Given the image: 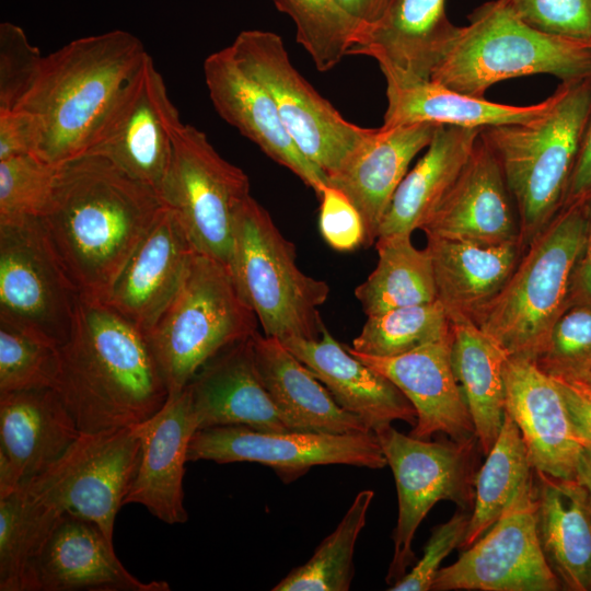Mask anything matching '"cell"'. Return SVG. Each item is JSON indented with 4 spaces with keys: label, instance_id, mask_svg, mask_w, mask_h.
Segmentation results:
<instances>
[{
    "label": "cell",
    "instance_id": "obj_1",
    "mask_svg": "<svg viewBox=\"0 0 591 591\" xmlns=\"http://www.w3.org/2000/svg\"><path fill=\"white\" fill-rule=\"evenodd\" d=\"M163 202L109 160L84 154L58 166L38 218L80 297L104 303Z\"/></svg>",
    "mask_w": 591,
    "mask_h": 591
},
{
    "label": "cell",
    "instance_id": "obj_2",
    "mask_svg": "<svg viewBox=\"0 0 591 591\" xmlns=\"http://www.w3.org/2000/svg\"><path fill=\"white\" fill-rule=\"evenodd\" d=\"M60 354L56 390L82 433L139 425L169 397L146 334L105 303L80 297Z\"/></svg>",
    "mask_w": 591,
    "mask_h": 591
},
{
    "label": "cell",
    "instance_id": "obj_3",
    "mask_svg": "<svg viewBox=\"0 0 591 591\" xmlns=\"http://www.w3.org/2000/svg\"><path fill=\"white\" fill-rule=\"evenodd\" d=\"M147 54L134 34L114 30L77 38L46 55L19 109L37 123V155L61 165L86 154L117 94Z\"/></svg>",
    "mask_w": 591,
    "mask_h": 591
},
{
    "label": "cell",
    "instance_id": "obj_4",
    "mask_svg": "<svg viewBox=\"0 0 591 591\" xmlns=\"http://www.w3.org/2000/svg\"><path fill=\"white\" fill-rule=\"evenodd\" d=\"M551 96L548 108L530 121L480 130L500 163L524 246L564 206L591 117V77L561 82Z\"/></svg>",
    "mask_w": 591,
    "mask_h": 591
},
{
    "label": "cell",
    "instance_id": "obj_5",
    "mask_svg": "<svg viewBox=\"0 0 591 591\" xmlns=\"http://www.w3.org/2000/svg\"><path fill=\"white\" fill-rule=\"evenodd\" d=\"M587 230L586 201L564 206L525 246L509 280L474 322L509 357L536 360L570 304Z\"/></svg>",
    "mask_w": 591,
    "mask_h": 591
},
{
    "label": "cell",
    "instance_id": "obj_6",
    "mask_svg": "<svg viewBox=\"0 0 591 591\" xmlns=\"http://www.w3.org/2000/svg\"><path fill=\"white\" fill-rule=\"evenodd\" d=\"M467 19L431 81L484 97L491 85L511 78L544 73L571 82L591 77V42L540 32L498 0L480 4Z\"/></svg>",
    "mask_w": 591,
    "mask_h": 591
},
{
    "label": "cell",
    "instance_id": "obj_7",
    "mask_svg": "<svg viewBox=\"0 0 591 591\" xmlns=\"http://www.w3.org/2000/svg\"><path fill=\"white\" fill-rule=\"evenodd\" d=\"M258 320L229 266L196 253L176 296L146 333L169 394L215 355L252 337Z\"/></svg>",
    "mask_w": 591,
    "mask_h": 591
},
{
    "label": "cell",
    "instance_id": "obj_8",
    "mask_svg": "<svg viewBox=\"0 0 591 591\" xmlns=\"http://www.w3.org/2000/svg\"><path fill=\"white\" fill-rule=\"evenodd\" d=\"M230 268L265 336L286 341L322 335L318 308L329 286L300 269L296 246L252 196L237 213Z\"/></svg>",
    "mask_w": 591,
    "mask_h": 591
},
{
    "label": "cell",
    "instance_id": "obj_9",
    "mask_svg": "<svg viewBox=\"0 0 591 591\" xmlns=\"http://www.w3.org/2000/svg\"><path fill=\"white\" fill-rule=\"evenodd\" d=\"M391 467L397 490L398 515L394 552L385 581H398L415 563L413 540L431 508L440 500L461 510L473 509L477 438L429 441L406 436L391 425L373 431Z\"/></svg>",
    "mask_w": 591,
    "mask_h": 591
},
{
    "label": "cell",
    "instance_id": "obj_10",
    "mask_svg": "<svg viewBox=\"0 0 591 591\" xmlns=\"http://www.w3.org/2000/svg\"><path fill=\"white\" fill-rule=\"evenodd\" d=\"M239 66L273 99L299 150L327 177L335 174L371 128L348 121L300 74L281 37L242 31L230 45Z\"/></svg>",
    "mask_w": 591,
    "mask_h": 591
},
{
    "label": "cell",
    "instance_id": "obj_11",
    "mask_svg": "<svg viewBox=\"0 0 591 591\" xmlns=\"http://www.w3.org/2000/svg\"><path fill=\"white\" fill-rule=\"evenodd\" d=\"M244 171L224 160L198 128L174 132L169 170L158 192L196 252L230 267L237 213L251 196Z\"/></svg>",
    "mask_w": 591,
    "mask_h": 591
},
{
    "label": "cell",
    "instance_id": "obj_12",
    "mask_svg": "<svg viewBox=\"0 0 591 591\" xmlns=\"http://www.w3.org/2000/svg\"><path fill=\"white\" fill-rule=\"evenodd\" d=\"M140 456L138 425L81 433L57 462L21 487L62 513L95 523L113 541Z\"/></svg>",
    "mask_w": 591,
    "mask_h": 591
},
{
    "label": "cell",
    "instance_id": "obj_13",
    "mask_svg": "<svg viewBox=\"0 0 591 591\" xmlns=\"http://www.w3.org/2000/svg\"><path fill=\"white\" fill-rule=\"evenodd\" d=\"M79 300L38 218L0 222V321L61 347Z\"/></svg>",
    "mask_w": 591,
    "mask_h": 591
},
{
    "label": "cell",
    "instance_id": "obj_14",
    "mask_svg": "<svg viewBox=\"0 0 591 591\" xmlns=\"http://www.w3.org/2000/svg\"><path fill=\"white\" fill-rule=\"evenodd\" d=\"M431 590H561L537 535L535 471L495 524L439 569Z\"/></svg>",
    "mask_w": 591,
    "mask_h": 591
},
{
    "label": "cell",
    "instance_id": "obj_15",
    "mask_svg": "<svg viewBox=\"0 0 591 591\" xmlns=\"http://www.w3.org/2000/svg\"><path fill=\"white\" fill-rule=\"evenodd\" d=\"M188 462L218 464L254 462L268 466L290 483L313 466L344 464L379 470L387 465L373 431L322 433L312 431H262L245 426L198 429L188 445Z\"/></svg>",
    "mask_w": 591,
    "mask_h": 591
},
{
    "label": "cell",
    "instance_id": "obj_16",
    "mask_svg": "<svg viewBox=\"0 0 591 591\" xmlns=\"http://www.w3.org/2000/svg\"><path fill=\"white\" fill-rule=\"evenodd\" d=\"M181 124L164 79L147 54L117 94L86 154L109 160L158 193Z\"/></svg>",
    "mask_w": 591,
    "mask_h": 591
},
{
    "label": "cell",
    "instance_id": "obj_17",
    "mask_svg": "<svg viewBox=\"0 0 591 591\" xmlns=\"http://www.w3.org/2000/svg\"><path fill=\"white\" fill-rule=\"evenodd\" d=\"M421 230L427 237L485 246L522 241L500 163L480 132L452 187Z\"/></svg>",
    "mask_w": 591,
    "mask_h": 591
},
{
    "label": "cell",
    "instance_id": "obj_18",
    "mask_svg": "<svg viewBox=\"0 0 591 591\" xmlns=\"http://www.w3.org/2000/svg\"><path fill=\"white\" fill-rule=\"evenodd\" d=\"M143 582L115 555L113 541L93 522L66 512L33 560L24 591H170Z\"/></svg>",
    "mask_w": 591,
    "mask_h": 591
},
{
    "label": "cell",
    "instance_id": "obj_19",
    "mask_svg": "<svg viewBox=\"0 0 591 591\" xmlns=\"http://www.w3.org/2000/svg\"><path fill=\"white\" fill-rule=\"evenodd\" d=\"M204 77L216 112L267 157L296 174L320 196L326 174L297 147L267 91L236 62L230 46L204 61Z\"/></svg>",
    "mask_w": 591,
    "mask_h": 591
},
{
    "label": "cell",
    "instance_id": "obj_20",
    "mask_svg": "<svg viewBox=\"0 0 591 591\" xmlns=\"http://www.w3.org/2000/svg\"><path fill=\"white\" fill-rule=\"evenodd\" d=\"M196 253L176 215L163 206L104 303L146 334L176 296Z\"/></svg>",
    "mask_w": 591,
    "mask_h": 591
},
{
    "label": "cell",
    "instance_id": "obj_21",
    "mask_svg": "<svg viewBox=\"0 0 591 591\" xmlns=\"http://www.w3.org/2000/svg\"><path fill=\"white\" fill-rule=\"evenodd\" d=\"M460 28L449 20L445 0H389L348 55L375 59L386 83L429 81Z\"/></svg>",
    "mask_w": 591,
    "mask_h": 591
},
{
    "label": "cell",
    "instance_id": "obj_22",
    "mask_svg": "<svg viewBox=\"0 0 591 591\" xmlns=\"http://www.w3.org/2000/svg\"><path fill=\"white\" fill-rule=\"evenodd\" d=\"M346 348L392 381L412 403L416 424L409 436L429 440L441 432L455 441L477 438L452 367V334L394 357L370 356Z\"/></svg>",
    "mask_w": 591,
    "mask_h": 591
},
{
    "label": "cell",
    "instance_id": "obj_23",
    "mask_svg": "<svg viewBox=\"0 0 591 591\" xmlns=\"http://www.w3.org/2000/svg\"><path fill=\"white\" fill-rule=\"evenodd\" d=\"M505 412L517 424L535 471L576 479L582 445L576 440L554 379L534 360L509 357Z\"/></svg>",
    "mask_w": 591,
    "mask_h": 591
},
{
    "label": "cell",
    "instance_id": "obj_24",
    "mask_svg": "<svg viewBox=\"0 0 591 591\" xmlns=\"http://www.w3.org/2000/svg\"><path fill=\"white\" fill-rule=\"evenodd\" d=\"M141 456L125 505L138 503L160 521L173 525L188 520L183 477L188 445L198 420L185 386L169 394L163 407L138 425Z\"/></svg>",
    "mask_w": 591,
    "mask_h": 591
},
{
    "label": "cell",
    "instance_id": "obj_25",
    "mask_svg": "<svg viewBox=\"0 0 591 591\" xmlns=\"http://www.w3.org/2000/svg\"><path fill=\"white\" fill-rule=\"evenodd\" d=\"M439 124L414 123L371 128L327 184L341 190L360 212L366 244L375 243L392 197L413 159L432 140Z\"/></svg>",
    "mask_w": 591,
    "mask_h": 591
},
{
    "label": "cell",
    "instance_id": "obj_26",
    "mask_svg": "<svg viewBox=\"0 0 591 591\" xmlns=\"http://www.w3.org/2000/svg\"><path fill=\"white\" fill-rule=\"evenodd\" d=\"M252 337L219 351L186 385L198 429L245 426L262 431L290 430L259 375Z\"/></svg>",
    "mask_w": 591,
    "mask_h": 591
},
{
    "label": "cell",
    "instance_id": "obj_27",
    "mask_svg": "<svg viewBox=\"0 0 591 591\" xmlns=\"http://www.w3.org/2000/svg\"><path fill=\"white\" fill-rule=\"evenodd\" d=\"M325 385L336 403L372 430L403 420L413 427L416 410L386 376L339 344L325 327L317 339L281 341Z\"/></svg>",
    "mask_w": 591,
    "mask_h": 591
},
{
    "label": "cell",
    "instance_id": "obj_28",
    "mask_svg": "<svg viewBox=\"0 0 591 591\" xmlns=\"http://www.w3.org/2000/svg\"><path fill=\"white\" fill-rule=\"evenodd\" d=\"M81 433L57 390L0 393V459L21 486L57 462Z\"/></svg>",
    "mask_w": 591,
    "mask_h": 591
},
{
    "label": "cell",
    "instance_id": "obj_29",
    "mask_svg": "<svg viewBox=\"0 0 591 591\" xmlns=\"http://www.w3.org/2000/svg\"><path fill=\"white\" fill-rule=\"evenodd\" d=\"M535 471V470H534ZM536 525L561 590L591 591V497L577 479L535 471Z\"/></svg>",
    "mask_w": 591,
    "mask_h": 591
},
{
    "label": "cell",
    "instance_id": "obj_30",
    "mask_svg": "<svg viewBox=\"0 0 591 591\" xmlns=\"http://www.w3.org/2000/svg\"><path fill=\"white\" fill-rule=\"evenodd\" d=\"M252 341L259 375L290 430L335 434L372 431L360 417L343 409L280 340L256 332Z\"/></svg>",
    "mask_w": 591,
    "mask_h": 591
},
{
    "label": "cell",
    "instance_id": "obj_31",
    "mask_svg": "<svg viewBox=\"0 0 591 591\" xmlns=\"http://www.w3.org/2000/svg\"><path fill=\"white\" fill-rule=\"evenodd\" d=\"M436 282L437 301L450 320L475 322L501 291L525 246L522 241L501 245L427 237Z\"/></svg>",
    "mask_w": 591,
    "mask_h": 591
},
{
    "label": "cell",
    "instance_id": "obj_32",
    "mask_svg": "<svg viewBox=\"0 0 591 591\" xmlns=\"http://www.w3.org/2000/svg\"><path fill=\"white\" fill-rule=\"evenodd\" d=\"M480 130L439 126L425 154L397 186L378 237L421 230L459 176Z\"/></svg>",
    "mask_w": 591,
    "mask_h": 591
},
{
    "label": "cell",
    "instance_id": "obj_33",
    "mask_svg": "<svg viewBox=\"0 0 591 591\" xmlns=\"http://www.w3.org/2000/svg\"><path fill=\"white\" fill-rule=\"evenodd\" d=\"M451 359L467 404L479 450L487 455L505 416V366L509 355L474 322L452 318Z\"/></svg>",
    "mask_w": 591,
    "mask_h": 591
},
{
    "label": "cell",
    "instance_id": "obj_34",
    "mask_svg": "<svg viewBox=\"0 0 591 591\" xmlns=\"http://www.w3.org/2000/svg\"><path fill=\"white\" fill-rule=\"evenodd\" d=\"M383 126L433 123L483 129L530 121L543 114L552 96L532 105L514 106L466 95L431 80L386 83Z\"/></svg>",
    "mask_w": 591,
    "mask_h": 591
},
{
    "label": "cell",
    "instance_id": "obj_35",
    "mask_svg": "<svg viewBox=\"0 0 591 591\" xmlns=\"http://www.w3.org/2000/svg\"><path fill=\"white\" fill-rule=\"evenodd\" d=\"M375 247L378 264L355 289L367 316L437 300L430 253L426 247L417 248L412 234L381 235Z\"/></svg>",
    "mask_w": 591,
    "mask_h": 591
},
{
    "label": "cell",
    "instance_id": "obj_36",
    "mask_svg": "<svg viewBox=\"0 0 591 591\" xmlns=\"http://www.w3.org/2000/svg\"><path fill=\"white\" fill-rule=\"evenodd\" d=\"M486 456L476 475L474 506L461 551L495 524L534 473L521 432L506 412L499 436Z\"/></svg>",
    "mask_w": 591,
    "mask_h": 591
},
{
    "label": "cell",
    "instance_id": "obj_37",
    "mask_svg": "<svg viewBox=\"0 0 591 591\" xmlns=\"http://www.w3.org/2000/svg\"><path fill=\"white\" fill-rule=\"evenodd\" d=\"M62 514L22 487L0 497L1 591H24L30 567Z\"/></svg>",
    "mask_w": 591,
    "mask_h": 591
},
{
    "label": "cell",
    "instance_id": "obj_38",
    "mask_svg": "<svg viewBox=\"0 0 591 591\" xmlns=\"http://www.w3.org/2000/svg\"><path fill=\"white\" fill-rule=\"evenodd\" d=\"M374 493L361 490L336 526L315 548L312 557L293 568L273 591H348L355 575L354 554L366 525Z\"/></svg>",
    "mask_w": 591,
    "mask_h": 591
},
{
    "label": "cell",
    "instance_id": "obj_39",
    "mask_svg": "<svg viewBox=\"0 0 591 591\" xmlns=\"http://www.w3.org/2000/svg\"><path fill=\"white\" fill-rule=\"evenodd\" d=\"M451 321L439 301L368 315L350 347L357 352L394 357L448 338Z\"/></svg>",
    "mask_w": 591,
    "mask_h": 591
},
{
    "label": "cell",
    "instance_id": "obj_40",
    "mask_svg": "<svg viewBox=\"0 0 591 591\" xmlns=\"http://www.w3.org/2000/svg\"><path fill=\"white\" fill-rule=\"evenodd\" d=\"M296 25L297 42L318 71H328L348 55L364 27L336 0H271Z\"/></svg>",
    "mask_w": 591,
    "mask_h": 591
},
{
    "label": "cell",
    "instance_id": "obj_41",
    "mask_svg": "<svg viewBox=\"0 0 591 591\" xmlns=\"http://www.w3.org/2000/svg\"><path fill=\"white\" fill-rule=\"evenodd\" d=\"M60 347L0 321V393L57 389Z\"/></svg>",
    "mask_w": 591,
    "mask_h": 591
},
{
    "label": "cell",
    "instance_id": "obj_42",
    "mask_svg": "<svg viewBox=\"0 0 591 591\" xmlns=\"http://www.w3.org/2000/svg\"><path fill=\"white\" fill-rule=\"evenodd\" d=\"M58 166L36 154L0 160V222L39 218L50 200Z\"/></svg>",
    "mask_w": 591,
    "mask_h": 591
},
{
    "label": "cell",
    "instance_id": "obj_43",
    "mask_svg": "<svg viewBox=\"0 0 591 591\" xmlns=\"http://www.w3.org/2000/svg\"><path fill=\"white\" fill-rule=\"evenodd\" d=\"M535 362L551 376L576 379L591 370V302L567 306Z\"/></svg>",
    "mask_w": 591,
    "mask_h": 591
},
{
    "label": "cell",
    "instance_id": "obj_44",
    "mask_svg": "<svg viewBox=\"0 0 591 591\" xmlns=\"http://www.w3.org/2000/svg\"><path fill=\"white\" fill-rule=\"evenodd\" d=\"M45 55L11 22L0 24V111H19L40 70Z\"/></svg>",
    "mask_w": 591,
    "mask_h": 591
},
{
    "label": "cell",
    "instance_id": "obj_45",
    "mask_svg": "<svg viewBox=\"0 0 591 591\" xmlns=\"http://www.w3.org/2000/svg\"><path fill=\"white\" fill-rule=\"evenodd\" d=\"M529 26L554 36L591 42V0H498Z\"/></svg>",
    "mask_w": 591,
    "mask_h": 591
},
{
    "label": "cell",
    "instance_id": "obj_46",
    "mask_svg": "<svg viewBox=\"0 0 591 591\" xmlns=\"http://www.w3.org/2000/svg\"><path fill=\"white\" fill-rule=\"evenodd\" d=\"M471 513L456 511L444 523L436 525L427 541L422 557L410 571L390 586V591H429L440 569L442 560L462 543Z\"/></svg>",
    "mask_w": 591,
    "mask_h": 591
},
{
    "label": "cell",
    "instance_id": "obj_47",
    "mask_svg": "<svg viewBox=\"0 0 591 591\" xmlns=\"http://www.w3.org/2000/svg\"><path fill=\"white\" fill-rule=\"evenodd\" d=\"M318 228L324 241L338 252H351L366 244L362 217L338 188L326 185L320 196Z\"/></svg>",
    "mask_w": 591,
    "mask_h": 591
},
{
    "label": "cell",
    "instance_id": "obj_48",
    "mask_svg": "<svg viewBox=\"0 0 591 591\" xmlns=\"http://www.w3.org/2000/svg\"><path fill=\"white\" fill-rule=\"evenodd\" d=\"M39 130L35 118L25 111H0V160L36 154Z\"/></svg>",
    "mask_w": 591,
    "mask_h": 591
},
{
    "label": "cell",
    "instance_id": "obj_49",
    "mask_svg": "<svg viewBox=\"0 0 591 591\" xmlns=\"http://www.w3.org/2000/svg\"><path fill=\"white\" fill-rule=\"evenodd\" d=\"M552 378L563 396L576 440L582 447L591 448V387L579 380Z\"/></svg>",
    "mask_w": 591,
    "mask_h": 591
},
{
    "label": "cell",
    "instance_id": "obj_50",
    "mask_svg": "<svg viewBox=\"0 0 591 591\" xmlns=\"http://www.w3.org/2000/svg\"><path fill=\"white\" fill-rule=\"evenodd\" d=\"M591 196V117L586 127L578 158L569 181L564 206ZM563 206V207H564Z\"/></svg>",
    "mask_w": 591,
    "mask_h": 591
},
{
    "label": "cell",
    "instance_id": "obj_51",
    "mask_svg": "<svg viewBox=\"0 0 591 591\" xmlns=\"http://www.w3.org/2000/svg\"><path fill=\"white\" fill-rule=\"evenodd\" d=\"M584 201L587 210V230L584 242L572 275L570 303L578 301L591 302V196Z\"/></svg>",
    "mask_w": 591,
    "mask_h": 591
},
{
    "label": "cell",
    "instance_id": "obj_52",
    "mask_svg": "<svg viewBox=\"0 0 591 591\" xmlns=\"http://www.w3.org/2000/svg\"><path fill=\"white\" fill-rule=\"evenodd\" d=\"M387 1L389 0H336L343 10L364 27V32L380 20Z\"/></svg>",
    "mask_w": 591,
    "mask_h": 591
},
{
    "label": "cell",
    "instance_id": "obj_53",
    "mask_svg": "<svg viewBox=\"0 0 591 591\" xmlns=\"http://www.w3.org/2000/svg\"><path fill=\"white\" fill-rule=\"evenodd\" d=\"M576 479L588 489L591 497V448L583 447L577 463Z\"/></svg>",
    "mask_w": 591,
    "mask_h": 591
},
{
    "label": "cell",
    "instance_id": "obj_54",
    "mask_svg": "<svg viewBox=\"0 0 591 591\" xmlns=\"http://www.w3.org/2000/svg\"><path fill=\"white\" fill-rule=\"evenodd\" d=\"M575 380H579L582 383H584V384H587L588 386L591 387V370H589L584 374L580 375L579 378H576Z\"/></svg>",
    "mask_w": 591,
    "mask_h": 591
}]
</instances>
